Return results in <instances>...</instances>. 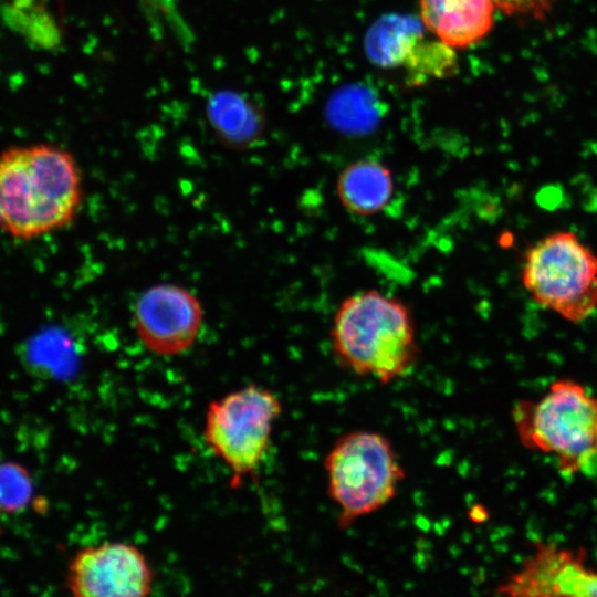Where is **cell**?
<instances>
[{"label": "cell", "mask_w": 597, "mask_h": 597, "mask_svg": "<svg viewBox=\"0 0 597 597\" xmlns=\"http://www.w3.org/2000/svg\"><path fill=\"white\" fill-rule=\"evenodd\" d=\"M1 511L17 514L28 506L33 493L32 479L29 471L20 463L7 461L0 470Z\"/></svg>", "instance_id": "cell-15"}, {"label": "cell", "mask_w": 597, "mask_h": 597, "mask_svg": "<svg viewBox=\"0 0 597 597\" xmlns=\"http://www.w3.org/2000/svg\"><path fill=\"white\" fill-rule=\"evenodd\" d=\"M596 448H597V432H596Z\"/></svg>", "instance_id": "cell-17"}, {"label": "cell", "mask_w": 597, "mask_h": 597, "mask_svg": "<svg viewBox=\"0 0 597 597\" xmlns=\"http://www.w3.org/2000/svg\"><path fill=\"white\" fill-rule=\"evenodd\" d=\"M82 201L74 157L52 144L8 147L0 159V211L4 232L31 240L69 224Z\"/></svg>", "instance_id": "cell-1"}, {"label": "cell", "mask_w": 597, "mask_h": 597, "mask_svg": "<svg viewBox=\"0 0 597 597\" xmlns=\"http://www.w3.org/2000/svg\"><path fill=\"white\" fill-rule=\"evenodd\" d=\"M584 552L538 543L535 553L499 591L511 596H597V573Z\"/></svg>", "instance_id": "cell-9"}, {"label": "cell", "mask_w": 597, "mask_h": 597, "mask_svg": "<svg viewBox=\"0 0 597 597\" xmlns=\"http://www.w3.org/2000/svg\"><path fill=\"white\" fill-rule=\"evenodd\" d=\"M423 35L419 24L401 18H388L370 30L366 50L381 66L402 65L413 43Z\"/></svg>", "instance_id": "cell-13"}, {"label": "cell", "mask_w": 597, "mask_h": 597, "mask_svg": "<svg viewBox=\"0 0 597 597\" xmlns=\"http://www.w3.org/2000/svg\"><path fill=\"white\" fill-rule=\"evenodd\" d=\"M208 117L221 142L232 148H247L262 133L254 112L233 94L214 95L208 105Z\"/></svg>", "instance_id": "cell-12"}, {"label": "cell", "mask_w": 597, "mask_h": 597, "mask_svg": "<svg viewBox=\"0 0 597 597\" xmlns=\"http://www.w3.org/2000/svg\"><path fill=\"white\" fill-rule=\"evenodd\" d=\"M495 8L492 0H420V20L444 44L465 48L489 34Z\"/></svg>", "instance_id": "cell-10"}, {"label": "cell", "mask_w": 597, "mask_h": 597, "mask_svg": "<svg viewBox=\"0 0 597 597\" xmlns=\"http://www.w3.org/2000/svg\"><path fill=\"white\" fill-rule=\"evenodd\" d=\"M513 419L522 443L555 455L562 472H584L596 463L597 399L583 385L556 380L538 400L517 402Z\"/></svg>", "instance_id": "cell-3"}, {"label": "cell", "mask_w": 597, "mask_h": 597, "mask_svg": "<svg viewBox=\"0 0 597 597\" xmlns=\"http://www.w3.org/2000/svg\"><path fill=\"white\" fill-rule=\"evenodd\" d=\"M402 65L410 81L419 84L429 78L450 75L457 66V59L451 46L440 40L430 41L421 35L408 52Z\"/></svg>", "instance_id": "cell-14"}, {"label": "cell", "mask_w": 597, "mask_h": 597, "mask_svg": "<svg viewBox=\"0 0 597 597\" xmlns=\"http://www.w3.org/2000/svg\"><path fill=\"white\" fill-rule=\"evenodd\" d=\"M281 413L276 394L256 384L209 402L203 438L212 453L231 470L233 488L248 475L255 479Z\"/></svg>", "instance_id": "cell-6"}, {"label": "cell", "mask_w": 597, "mask_h": 597, "mask_svg": "<svg viewBox=\"0 0 597 597\" xmlns=\"http://www.w3.org/2000/svg\"><path fill=\"white\" fill-rule=\"evenodd\" d=\"M154 573L133 544L104 542L77 551L70 561L65 587L77 597H144L151 593Z\"/></svg>", "instance_id": "cell-7"}, {"label": "cell", "mask_w": 597, "mask_h": 597, "mask_svg": "<svg viewBox=\"0 0 597 597\" xmlns=\"http://www.w3.org/2000/svg\"><path fill=\"white\" fill-rule=\"evenodd\" d=\"M522 283L540 306L580 323L597 307V255L575 232H553L526 251Z\"/></svg>", "instance_id": "cell-5"}, {"label": "cell", "mask_w": 597, "mask_h": 597, "mask_svg": "<svg viewBox=\"0 0 597 597\" xmlns=\"http://www.w3.org/2000/svg\"><path fill=\"white\" fill-rule=\"evenodd\" d=\"M395 188L390 168L374 159L350 163L336 180L339 203L358 217H371L385 210L394 197Z\"/></svg>", "instance_id": "cell-11"}, {"label": "cell", "mask_w": 597, "mask_h": 597, "mask_svg": "<svg viewBox=\"0 0 597 597\" xmlns=\"http://www.w3.org/2000/svg\"><path fill=\"white\" fill-rule=\"evenodd\" d=\"M203 321L198 297L170 283L146 289L135 301L133 322L142 344L153 354L174 356L197 341Z\"/></svg>", "instance_id": "cell-8"}, {"label": "cell", "mask_w": 597, "mask_h": 597, "mask_svg": "<svg viewBox=\"0 0 597 597\" xmlns=\"http://www.w3.org/2000/svg\"><path fill=\"white\" fill-rule=\"evenodd\" d=\"M329 343L342 367L380 384L411 373L420 353L410 306L377 289L358 291L338 304Z\"/></svg>", "instance_id": "cell-2"}, {"label": "cell", "mask_w": 597, "mask_h": 597, "mask_svg": "<svg viewBox=\"0 0 597 597\" xmlns=\"http://www.w3.org/2000/svg\"><path fill=\"white\" fill-rule=\"evenodd\" d=\"M324 469L341 530L384 507L406 478L391 441L369 430L339 437L324 459Z\"/></svg>", "instance_id": "cell-4"}, {"label": "cell", "mask_w": 597, "mask_h": 597, "mask_svg": "<svg viewBox=\"0 0 597 597\" xmlns=\"http://www.w3.org/2000/svg\"><path fill=\"white\" fill-rule=\"evenodd\" d=\"M498 9L511 17L544 20L556 0H492Z\"/></svg>", "instance_id": "cell-16"}]
</instances>
